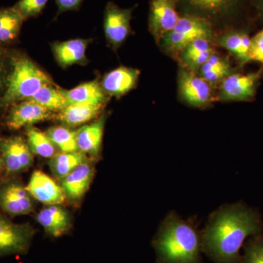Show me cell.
Returning a JSON list of instances; mask_svg holds the SVG:
<instances>
[{
    "mask_svg": "<svg viewBox=\"0 0 263 263\" xmlns=\"http://www.w3.org/2000/svg\"><path fill=\"white\" fill-rule=\"evenodd\" d=\"M9 70L6 52L0 48V93L4 92Z\"/></svg>",
    "mask_w": 263,
    "mask_h": 263,
    "instance_id": "obj_33",
    "label": "cell"
},
{
    "mask_svg": "<svg viewBox=\"0 0 263 263\" xmlns=\"http://www.w3.org/2000/svg\"><path fill=\"white\" fill-rule=\"evenodd\" d=\"M86 160V155L79 151L60 152L50 159L49 167L54 177L60 181Z\"/></svg>",
    "mask_w": 263,
    "mask_h": 263,
    "instance_id": "obj_25",
    "label": "cell"
},
{
    "mask_svg": "<svg viewBox=\"0 0 263 263\" xmlns=\"http://www.w3.org/2000/svg\"><path fill=\"white\" fill-rule=\"evenodd\" d=\"M5 171L4 164H3V159L0 155V174Z\"/></svg>",
    "mask_w": 263,
    "mask_h": 263,
    "instance_id": "obj_36",
    "label": "cell"
},
{
    "mask_svg": "<svg viewBox=\"0 0 263 263\" xmlns=\"http://www.w3.org/2000/svg\"><path fill=\"white\" fill-rule=\"evenodd\" d=\"M216 42L221 47L233 55L239 62L245 65L252 62L250 57L251 37L243 31H230L216 38Z\"/></svg>",
    "mask_w": 263,
    "mask_h": 263,
    "instance_id": "obj_21",
    "label": "cell"
},
{
    "mask_svg": "<svg viewBox=\"0 0 263 263\" xmlns=\"http://www.w3.org/2000/svg\"><path fill=\"white\" fill-rule=\"evenodd\" d=\"M34 199L18 180L0 184V209L9 216L26 215L34 212Z\"/></svg>",
    "mask_w": 263,
    "mask_h": 263,
    "instance_id": "obj_9",
    "label": "cell"
},
{
    "mask_svg": "<svg viewBox=\"0 0 263 263\" xmlns=\"http://www.w3.org/2000/svg\"><path fill=\"white\" fill-rule=\"evenodd\" d=\"M197 39H214L212 22L203 17L193 14L180 16L172 30L164 36L159 44L169 54L179 55L190 43Z\"/></svg>",
    "mask_w": 263,
    "mask_h": 263,
    "instance_id": "obj_4",
    "label": "cell"
},
{
    "mask_svg": "<svg viewBox=\"0 0 263 263\" xmlns=\"http://www.w3.org/2000/svg\"><path fill=\"white\" fill-rule=\"evenodd\" d=\"M104 106L103 104H70L57 113L56 119L62 125L69 127L85 125L98 117Z\"/></svg>",
    "mask_w": 263,
    "mask_h": 263,
    "instance_id": "obj_19",
    "label": "cell"
},
{
    "mask_svg": "<svg viewBox=\"0 0 263 263\" xmlns=\"http://www.w3.org/2000/svg\"><path fill=\"white\" fill-rule=\"evenodd\" d=\"M106 115L89 124H85L77 130V145L79 152L95 157L100 153L105 127Z\"/></svg>",
    "mask_w": 263,
    "mask_h": 263,
    "instance_id": "obj_20",
    "label": "cell"
},
{
    "mask_svg": "<svg viewBox=\"0 0 263 263\" xmlns=\"http://www.w3.org/2000/svg\"><path fill=\"white\" fill-rule=\"evenodd\" d=\"M215 53L212 41L206 39H197L190 43L180 52L179 56L183 66L197 73L202 65Z\"/></svg>",
    "mask_w": 263,
    "mask_h": 263,
    "instance_id": "obj_22",
    "label": "cell"
},
{
    "mask_svg": "<svg viewBox=\"0 0 263 263\" xmlns=\"http://www.w3.org/2000/svg\"><path fill=\"white\" fill-rule=\"evenodd\" d=\"M157 263H204L201 233L192 221L170 213L152 242Z\"/></svg>",
    "mask_w": 263,
    "mask_h": 263,
    "instance_id": "obj_2",
    "label": "cell"
},
{
    "mask_svg": "<svg viewBox=\"0 0 263 263\" xmlns=\"http://www.w3.org/2000/svg\"><path fill=\"white\" fill-rule=\"evenodd\" d=\"M0 155L5 171L10 175L27 171L34 162V154L28 143L20 136L0 138Z\"/></svg>",
    "mask_w": 263,
    "mask_h": 263,
    "instance_id": "obj_8",
    "label": "cell"
},
{
    "mask_svg": "<svg viewBox=\"0 0 263 263\" xmlns=\"http://www.w3.org/2000/svg\"><path fill=\"white\" fill-rule=\"evenodd\" d=\"M235 72L229 60L215 53L202 66L197 72L211 86L220 84L228 76Z\"/></svg>",
    "mask_w": 263,
    "mask_h": 263,
    "instance_id": "obj_24",
    "label": "cell"
},
{
    "mask_svg": "<svg viewBox=\"0 0 263 263\" xmlns=\"http://www.w3.org/2000/svg\"><path fill=\"white\" fill-rule=\"evenodd\" d=\"M182 2L193 15L203 17L212 22V19L229 18L236 13L240 0H177Z\"/></svg>",
    "mask_w": 263,
    "mask_h": 263,
    "instance_id": "obj_16",
    "label": "cell"
},
{
    "mask_svg": "<svg viewBox=\"0 0 263 263\" xmlns=\"http://www.w3.org/2000/svg\"><path fill=\"white\" fill-rule=\"evenodd\" d=\"M23 17L12 7L0 9V43H10L18 37Z\"/></svg>",
    "mask_w": 263,
    "mask_h": 263,
    "instance_id": "obj_27",
    "label": "cell"
},
{
    "mask_svg": "<svg viewBox=\"0 0 263 263\" xmlns=\"http://www.w3.org/2000/svg\"><path fill=\"white\" fill-rule=\"evenodd\" d=\"M94 175V166L87 159L60 180V184L66 199L71 202L81 200L89 190Z\"/></svg>",
    "mask_w": 263,
    "mask_h": 263,
    "instance_id": "obj_14",
    "label": "cell"
},
{
    "mask_svg": "<svg viewBox=\"0 0 263 263\" xmlns=\"http://www.w3.org/2000/svg\"><path fill=\"white\" fill-rule=\"evenodd\" d=\"M133 9H124L110 2L105 7L104 32L110 47L117 49L129 37Z\"/></svg>",
    "mask_w": 263,
    "mask_h": 263,
    "instance_id": "obj_10",
    "label": "cell"
},
{
    "mask_svg": "<svg viewBox=\"0 0 263 263\" xmlns=\"http://www.w3.org/2000/svg\"><path fill=\"white\" fill-rule=\"evenodd\" d=\"M26 188L34 200L46 205H62L66 200L60 184L41 171L32 173Z\"/></svg>",
    "mask_w": 263,
    "mask_h": 263,
    "instance_id": "obj_13",
    "label": "cell"
},
{
    "mask_svg": "<svg viewBox=\"0 0 263 263\" xmlns=\"http://www.w3.org/2000/svg\"><path fill=\"white\" fill-rule=\"evenodd\" d=\"M10 67L0 105L8 106L27 100L45 85L52 84L49 76L27 57H15Z\"/></svg>",
    "mask_w": 263,
    "mask_h": 263,
    "instance_id": "obj_3",
    "label": "cell"
},
{
    "mask_svg": "<svg viewBox=\"0 0 263 263\" xmlns=\"http://www.w3.org/2000/svg\"><path fill=\"white\" fill-rule=\"evenodd\" d=\"M90 40L74 39L65 42H57L52 45V51L57 63L62 68L76 64H86V51Z\"/></svg>",
    "mask_w": 263,
    "mask_h": 263,
    "instance_id": "obj_18",
    "label": "cell"
},
{
    "mask_svg": "<svg viewBox=\"0 0 263 263\" xmlns=\"http://www.w3.org/2000/svg\"><path fill=\"white\" fill-rule=\"evenodd\" d=\"M27 100H32L51 112H59L69 105L60 87L53 84L43 86L35 95Z\"/></svg>",
    "mask_w": 263,
    "mask_h": 263,
    "instance_id": "obj_26",
    "label": "cell"
},
{
    "mask_svg": "<svg viewBox=\"0 0 263 263\" xmlns=\"http://www.w3.org/2000/svg\"><path fill=\"white\" fill-rule=\"evenodd\" d=\"M52 116V112L42 105L32 100H24L12 105L6 125L10 130H18L48 120Z\"/></svg>",
    "mask_w": 263,
    "mask_h": 263,
    "instance_id": "obj_12",
    "label": "cell"
},
{
    "mask_svg": "<svg viewBox=\"0 0 263 263\" xmlns=\"http://www.w3.org/2000/svg\"><path fill=\"white\" fill-rule=\"evenodd\" d=\"M243 250L239 263H263V235L250 237Z\"/></svg>",
    "mask_w": 263,
    "mask_h": 263,
    "instance_id": "obj_30",
    "label": "cell"
},
{
    "mask_svg": "<svg viewBox=\"0 0 263 263\" xmlns=\"http://www.w3.org/2000/svg\"><path fill=\"white\" fill-rule=\"evenodd\" d=\"M34 230L29 224H16L0 214V258L28 252Z\"/></svg>",
    "mask_w": 263,
    "mask_h": 263,
    "instance_id": "obj_6",
    "label": "cell"
},
{
    "mask_svg": "<svg viewBox=\"0 0 263 263\" xmlns=\"http://www.w3.org/2000/svg\"><path fill=\"white\" fill-rule=\"evenodd\" d=\"M180 16L177 0H151L148 29L157 43L172 30Z\"/></svg>",
    "mask_w": 263,
    "mask_h": 263,
    "instance_id": "obj_11",
    "label": "cell"
},
{
    "mask_svg": "<svg viewBox=\"0 0 263 263\" xmlns=\"http://www.w3.org/2000/svg\"><path fill=\"white\" fill-rule=\"evenodd\" d=\"M261 76V71L247 74L233 72L219 84L218 98L224 102L251 101L257 94Z\"/></svg>",
    "mask_w": 263,
    "mask_h": 263,
    "instance_id": "obj_7",
    "label": "cell"
},
{
    "mask_svg": "<svg viewBox=\"0 0 263 263\" xmlns=\"http://www.w3.org/2000/svg\"><path fill=\"white\" fill-rule=\"evenodd\" d=\"M250 57L252 61L263 64V29L251 38Z\"/></svg>",
    "mask_w": 263,
    "mask_h": 263,
    "instance_id": "obj_32",
    "label": "cell"
},
{
    "mask_svg": "<svg viewBox=\"0 0 263 263\" xmlns=\"http://www.w3.org/2000/svg\"><path fill=\"white\" fill-rule=\"evenodd\" d=\"M36 220L53 238L67 233L72 223L70 213L62 205H46L36 216Z\"/></svg>",
    "mask_w": 263,
    "mask_h": 263,
    "instance_id": "obj_17",
    "label": "cell"
},
{
    "mask_svg": "<svg viewBox=\"0 0 263 263\" xmlns=\"http://www.w3.org/2000/svg\"><path fill=\"white\" fill-rule=\"evenodd\" d=\"M263 235L258 211L243 202L213 213L201 233L202 250L214 263H239L240 249L248 237Z\"/></svg>",
    "mask_w": 263,
    "mask_h": 263,
    "instance_id": "obj_1",
    "label": "cell"
},
{
    "mask_svg": "<svg viewBox=\"0 0 263 263\" xmlns=\"http://www.w3.org/2000/svg\"><path fill=\"white\" fill-rule=\"evenodd\" d=\"M46 133L60 152H79L77 130H73L67 126L60 125L50 127Z\"/></svg>",
    "mask_w": 263,
    "mask_h": 263,
    "instance_id": "obj_29",
    "label": "cell"
},
{
    "mask_svg": "<svg viewBox=\"0 0 263 263\" xmlns=\"http://www.w3.org/2000/svg\"><path fill=\"white\" fill-rule=\"evenodd\" d=\"M49 0H19L13 7L24 19L37 16Z\"/></svg>",
    "mask_w": 263,
    "mask_h": 263,
    "instance_id": "obj_31",
    "label": "cell"
},
{
    "mask_svg": "<svg viewBox=\"0 0 263 263\" xmlns=\"http://www.w3.org/2000/svg\"><path fill=\"white\" fill-rule=\"evenodd\" d=\"M82 2L83 0H56L58 15L65 12L79 10Z\"/></svg>",
    "mask_w": 263,
    "mask_h": 263,
    "instance_id": "obj_34",
    "label": "cell"
},
{
    "mask_svg": "<svg viewBox=\"0 0 263 263\" xmlns=\"http://www.w3.org/2000/svg\"><path fill=\"white\" fill-rule=\"evenodd\" d=\"M254 6H255L259 18L263 21V0H255Z\"/></svg>",
    "mask_w": 263,
    "mask_h": 263,
    "instance_id": "obj_35",
    "label": "cell"
},
{
    "mask_svg": "<svg viewBox=\"0 0 263 263\" xmlns=\"http://www.w3.org/2000/svg\"><path fill=\"white\" fill-rule=\"evenodd\" d=\"M141 72L131 67H117L103 76L102 88L109 96L121 98L136 88Z\"/></svg>",
    "mask_w": 263,
    "mask_h": 263,
    "instance_id": "obj_15",
    "label": "cell"
},
{
    "mask_svg": "<svg viewBox=\"0 0 263 263\" xmlns=\"http://www.w3.org/2000/svg\"><path fill=\"white\" fill-rule=\"evenodd\" d=\"M27 141L34 155L51 159L57 154V147L46 133L30 126L26 129Z\"/></svg>",
    "mask_w": 263,
    "mask_h": 263,
    "instance_id": "obj_28",
    "label": "cell"
},
{
    "mask_svg": "<svg viewBox=\"0 0 263 263\" xmlns=\"http://www.w3.org/2000/svg\"><path fill=\"white\" fill-rule=\"evenodd\" d=\"M61 89L68 101L69 105L74 103L103 104L108 100V95L102 88L98 81H91L84 83L74 89L66 90Z\"/></svg>",
    "mask_w": 263,
    "mask_h": 263,
    "instance_id": "obj_23",
    "label": "cell"
},
{
    "mask_svg": "<svg viewBox=\"0 0 263 263\" xmlns=\"http://www.w3.org/2000/svg\"><path fill=\"white\" fill-rule=\"evenodd\" d=\"M178 87L181 98L190 106L205 108L215 100L212 86L183 65L179 71Z\"/></svg>",
    "mask_w": 263,
    "mask_h": 263,
    "instance_id": "obj_5",
    "label": "cell"
}]
</instances>
